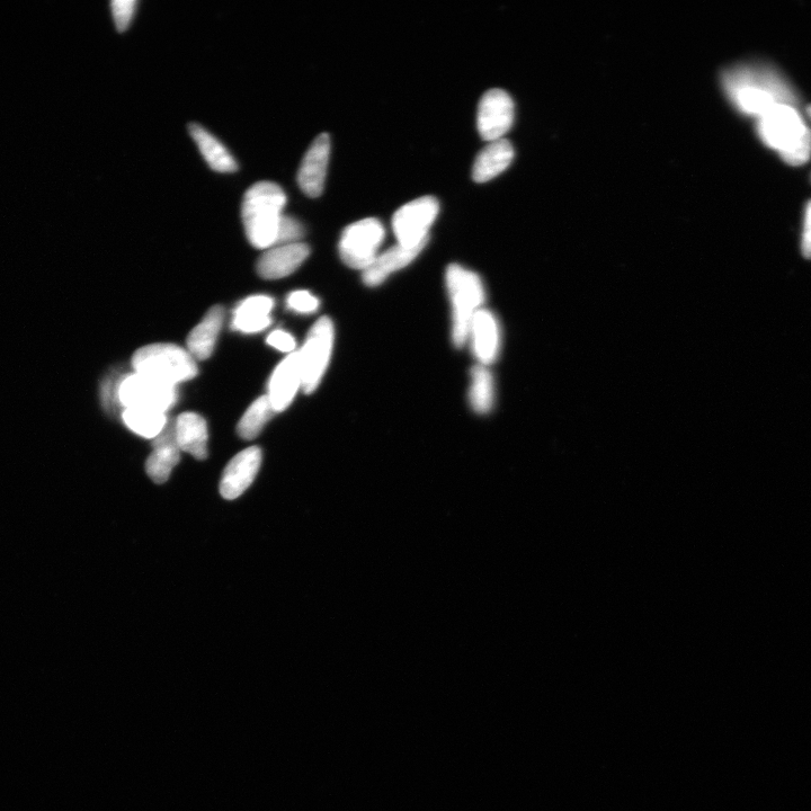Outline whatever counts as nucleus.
I'll use <instances>...</instances> for the list:
<instances>
[{
    "label": "nucleus",
    "mask_w": 811,
    "mask_h": 811,
    "mask_svg": "<svg viewBox=\"0 0 811 811\" xmlns=\"http://www.w3.org/2000/svg\"><path fill=\"white\" fill-rule=\"evenodd\" d=\"M723 85L736 108L757 119L777 104L796 106L798 95L779 71L766 65H742L726 71Z\"/></svg>",
    "instance_id": "nucleus-1"
},
{
    "label": "nucleus",
    "mask_w": 811,
    "mask_h": 811,
    "mask_svg": "<svg viewBox=\"0 0 811 811\" xmlns=\"http://www.w3.org/2000/svg\"><path fill=\"white\" fill-rule=\"evenodd\" d=\"M122 418L132 432L153 440L163 432L168 423L164 413L139 408H124Z\"/></svg>",
    "instance_id": "nucleus-23"
},
{
    "label": "nucleus",
    "mask_w": 811,
    "mask_h": 811,
    "mask_svg": "<svg viewBox=\"0 0 811 811\" xmlns=\"http://www.w3.org/2000/svg\"><path fill=\"white\" fill-rule=\"evenodd\" d=\"M225 320V309L213 306L187 337V347L195 360L204 361L215 351L216 343Z\"/></svg>",
    "instance_id": "nucleus-18"
},
{
    "label": "nucleus",
    "mask_w": 811,
    "mask_h": 811,
    "mask_svg": "<svg viewBox=\"0 0 811 811\" xmlns=\"http://www.w3.org/2000/svg\"><path fill=\"white\" fill-rule=\"evenodd\" d=\"M118 399L124 408L146 409L165 414L177 401V389L135 373L122 379Z\"/></svg>",
    "instance_id": "nucleus-9"
},
{
    "label": "nucleus",
    "mask_w": 811,
    "mask_h": 811,
    "mask_svg": "<svg viewBox=\"0 0 811 811\" xmlns=\"http://www.w3.org/2000/svg\"><path fill=\"white\" fill-rule=\"evenodd\" d=\"M807 114H808V117L811 119V105H809L808 108H807Z\"/></svg>",
    "instance_id": "nucleus-32"
},
{
    "label": "nucleus",
    "mask_w": 811,
    "mask_h": 811,
    "mask_svg": "<svg viewBox=\"0 0 811 811\" xmlns=\"http://www.w3.org/2000/svg\"><path fill=\"white\" fill-rule=\"evenodd\" d=\"M290 309L300 314H313L319 308V300L308 291H294L288 298Z\"/></svg>",
    "instance_id": "nucleus-28"
},
{
    "label": "nucleus",
    "mask_w": 811,
    "mask_h": 811,
    "mask_svg": "<svg viewBox=\"0 0 811 811\" xmlns=\"http://www.w3.org/2000/svg\"><path fill=\"white\" fill-rule=\"evenodd\" d=\"M189 131L203 158L206 159L213 171L218 173H235L238 171L237 160L211 132L198 123H191Z\"/></svg>",
    "instance_id": "nucleus-21"
},
{
    "label": "nucleus",
    "mask_w": 811,
    "mask_h": 811,
    "mask_svg": "<svg viewBox=\"0 0 811 811\" xmlns=\"http://www.w3.org/2000/svg\"><path fill=\"white\" fill-rule=\"evenodd\" d=\"M385 236V228L378 219L354 222L345 228L338 245L343 262L352 269L364 272L376 261Z\"/></svg>",
    "instance_id": "nucleus-7"
},
{
    "label": "nucleus",
    "mask_w": 811,
    "mask_h": 811,
    "mask_svg": "<svg viewBox=\"0 0 811 811\" xmlns=\"http://www.w3.org/2000/svg\"><path fill=\"white\" fill-rule=\"evenodd\" d=\"M299 352L287 356L272 374L269 397L275 413L284 412L301 388Z\"/></svg>",
    "instance_id": "nucleus-15"
},
{
    "label": "nucleus",
    "mask_w": 811,
    "mask_h": 811,
    "mask_svg": "<svg viewBox=\"0 0 811 811\" xmlns=\"http://www.w3.org/2000/svg\"><path fill=\"white\" fill-rule=\"evenodd\" d=\"M274 414L276 413L274 412L269 397L262 396L257 398L254 403L249 406L242 420L239 421L237 425L238 435L246 441L256 439Z\"/></svg>",
    "instance_id": "nucleus-24"
},
{
    "label": "nucleus",
    "mask_w": 811,
    "mask_h": 811,
    "mask_svg": "<svg viewBox=\"0 0 811 811\" xmlns=\"http://www.w3.org/2000/svg\"><path fill=\"white\" fill-rule=\"evenodd\" d=\"M287 195L272 182L256 183L244 195L242 218L246 236L254 247L267 249L275 245Z\"/></svg>",
    "instance_id": "nucleus-3"
},
{
    "label": "nucleus",
    "mask_w": 811,
    "mask_h": 811,
    "mask_svg": "<svg viewBox=\"0 0 811 811\" xmlns=\"http://www.w3.org/2000/svg\"><path fill=\"white\" fill-rule=\"evenodd\" d=\"M334 346V325L328 317H323L310 329L305 345L299 351L301 388L306 394H313L322 382L332 358Z\"/></svg>",
    "instance_id": "nucleus-6"
},
{
    "label": "nucleus",
    "mask_w": 811,
    "mask_h": 811,
    "mask_svg": "<svg viewBox=\"0 0 811 811\" xmlns=\"http://www.w3.org/2000/svg\"><path fill=\"white\" fill-rule=\"evenodd\" d=\"M136 373L176 387L198 376L199 369L189 351L174 344L142 347L132 358Z\"/></svg>",
    "instance_id": "nucleus-5"
},
{
    "label": "nucleus",
    "mask_w": 811,
    "mask_h": 811,
    "mask_svg": "<svg viewBox=\"0 0 811 811\" xmlns=\"http://www.w3.org/2000/svg\"><path fill=\"white\" fill-rule=\"evenodd\" d=\"M439 211V201L433 196H422L401 207L392 218L398 244L408 248L426 246Z\"/></svg>",
    "instance_id": "nucleus-8"
},
{
    "label": "nucleus",
    "mask_w": 811,
    "mask_h": 811,
    "mask_svg": "<svg viewBox=\"0 0 811 811\" xmlns=\"http://www.w3.org/2000/svg\"><path fill=\"white\" fill-rule=\"evenodd\" d=\"M115 26L119 32L129 29L133 15L136 13L135 0H114L111 4Z\"/></svg>",
    "instance_id": "nucleus-27"
},
{
    "label": "nucleus",
    "mask_w": 811,
    "mask_h": 811,
    "mask_svg": "<svg viewBox=\"0 0 811 811\" xmlns=\"http://www.w3.org/2000/svg\"><path fill=\"white\" fill-rule=\"evenodd\" d=\"M445 280L452 302L453 343L462 347L468 342L472 320L485 301L484 284L476 273L457 264L448 267Z\"/></svg>",
    "instance_id": "nucleus-4"
},
{
    "label": "nucleus",
    "mask_w": 811,
    "mask_h": 811,
    "mask_svg": "<svg viewBox=\"0 0 811 811\" xmlns=\"http://www.w3.org/2000/svg\"><path fill=\"white\" fill-rule=\"evenodd\" d=\"M267 344L274 347L275 350L284 352V353H293L294 349H296V340H294L293 336L288 333L282 331V329H278V331H274L267 337Z\"/></svg>",
    "instance_id": "nucleus-30"
},
{
    "label": "nucleus",
    "mask_w": 811,
    "mask_h": 811,
    "mask_svg": "<svg viewBox=\"0 0 811 811\" xmlns=\"http://www.w3.org/2000/svg\"><path fill=\"white\" fill-rule=\"evenodd\" d=\"M329 156L331 138L323 133L311 144L299 168L300 189L310 198H318L324 192Z\"/></svg>",
    "instance_id": "nucleus-12"
},
{
    "label": "nucleus",
    "mask_w": 811,
    "mask_h": 811,
    "mask_svg": "<svg viewBox=\"0 0 811 811\" xmlns=\"http://www.w3.org/2000/svg\"><path fill=\"white\" fill-rule=\"evenodd\" d=\"M309 254L310 248L302 243L274 246L260 257L256 270L265 280L287 278L299 269Z\"/></svg>",
    "instance_id": "nucleus-13"
},
{
    "label": "nucleus",
    "mask_w": 811,
    "mask_h": 811,
    "mask_svg": "<svg viewBox=\"0 0 811 811\" xmlns=\"http://www.w3.org/2000/svg\"><path fill=\"white\" fill-rule=\"evenodd\" d=\"M263 453L258 447H251L228 463L220 483L221 496L233 501L251 487L260 471Z\"/></svg>",
    "instance_id": "nucleus-11"
},
{
    "label": "nucleus",
    "mask_w": 811,
    "mask_h": 811,
    "mask_svg": "<svg viewBox=\"0 0 811 811\" xmlns=\"http://www.w3.org/2000/svg\"><path fill=\"white\" fill-rule=\"evenodd\" d=\"M513 158L514 149L509 140L503 138L489 142L476 157L472 167V178L477 183L489 182L506 171Z\"/></svg>",
    "instance_id": "nucleus-19"
},
{
    "label": "nucleus",
    "mask_w": 811,
    "mask_h": 811,
    "mask_svg": "<svg viewBox=\"0 0 811 811\" xmlns=\"http://www.w3.org/2000/svg\"><path fill=\"white\" fill-rule=\"evenodd\" d=\"M178 447L196 460L208 458V426L206 420L195 413H184L175 421Z\"/></svg>",
    "instance_id": "nucleus-17"
},
{
    "label": "nucleus",
    "mask_w": 811,
    "mask_h": 811,
    "mask_svg": "<svg viewBox=\"0 0 811 811\" xmlns=\"http://www.w3.org/2000/svg\"><path fill=\"white\" fill-rule=\"evenodd\" d=\"M303 235H305V228L301 222L296 218L283 215L274 246L298 244Z\"/></svg>",
    "instance_id": "nucleus-26"
},
{
    "label": "nucleus",
    "mask_w": 811,
    "mask_h": 811,
    "mask_svg": "<svg viewBox=\"0 0 811 811\" xmlns=\"http://www.w3.org/2000/svg\"><path fill=\"white\" fill-rule=\"evenodd\" d=\"M765 146L777 150L783 162L801 166L811 156V131L796 106L777 104L757 121Z\"/></svg>",
    "instance_id": "nucleus-2"
},
{
    "label": "nucleus",
    "mask_w": 811,
    "mask_h": 811,
    "mask_svg": "<svg viewBox=\"0 0 811 811\" xmlns=\"http://www.w3.org/2000/svg\"><path fill=\"white\" fill-rule=\"evenodd\" d=\"M122 380L118 381L117 376L105 378L101 386V401L106 413H111L115 404L118 403L119 387Z\"/></svg>",
    "instance_id": "nucleus-29"
},
{
    "label": "nucleus",
    "mask_w": 811,
    "mask_h": 811,
    "mask_svg": "<svg viewBox=\"0 0 811 811\" xmlns=\"http://www.w3.org/2000/svg\"><path fill=\"white\" fill-rule=\"evenodd\" d=\"M154 451L151 452L146 470L151 480L156 484H164L171 477L173 469L181 460V449L178 447L175 432V422H168L165 429L153 441Z\"/></svg>",
    "instance_id": "nucleus-14"
},
{
    "label": "nucleus",
    "mask_w": 811,
    "mask_h": 811,
    "mask_svg": "<svg viewBox=\"0 0 811 811\" xmlns=\"http://www.w3.org/2000/svg\"><path fill=\"white\" fill-rule=\"evenodd\" d=\"M495 386L492 373L485 365H478L471 373L470 403L479 414H486L494 406Z\"/></svg>",
    "instance_id": "nucleus-25"
},
{
    "label": "nucleus",
    "mask_w": 811,
    "mask_h": 811,
    "mask_svg": "<svg viewBox=\"0 0 811 811\" xmlns=\"http://www.w3.org/2000/svg\"><path fill=\"white\" fill-rule=\"evenodd\" d=\"M802 253L811 258V201L807 204L804 234H802Z\"/></svg>",
    "instance_id": "nucleus-31"
},
{
    "label": "nucleus",
    "mask_w": 811,
    "mask_h": 811,
    "mask_svg": "<svg viewBox=\"0 0 811 811\" xmlns=\"http://www.w3.org/2000/svg\"><path fill=\"white\" fill-rule=\"evenodd\" d=\"M514 103L503 89H490L481 97L478 106L477 126L481 138L493 142L503 136L513 126Z\"/></svg>",
    "instance_id": "nucleus-10"
},
{
    "label": "nucleus",
    "mask_w": 811,
    "mask_h": 811,
    "mask_svg": "<svg viewBox=\"0 0 811 811\" xmlns=\"http://www.w3.org/2000/svg\"><path fill=\"white\" fill-rule=\"evenodd\" d=\"M472 349L481 365L496 361L501 351V328L496 317L486 309H480L472 320L470 336Z\"/></svg>",
    "instance_id": "nucleus-16"
},
{
    "label": "nucleus",
    "mask_w": 811,
    "mask_h": 811,
    "mask_svg": "<svg viewBox=\"0 0 811 811\" xmlns=\"http://www.w3.org/2000/svg\"><path fill=\"white\" fill-rule=\"evenodd\" d=\"M424 248L425 246L408 248L399 244L390 248L386 253L378 255L376 261L363 272L364 283L369 287H377L385 282L392 273L411 264Z\"/></svg>",
    "instance_id": "nucleus-20"
},
{
    "label": "nucleus",
    "mask_w": 811,
    "mask_h": 811,
    "mask_svg": "<svg viewBox=\"0 0 811 811\" xmlns=\"http://www.w3.org/2000/svg\"><path fill=\"white\" fill-rule=\"evenodd\" d=\"M274 300L267 296H253L240 303L235 310L233 328L245 334L264 331L270 326Z\"/></svg>",
    "instance_id": "nucleus-22"
}]
</instances>
